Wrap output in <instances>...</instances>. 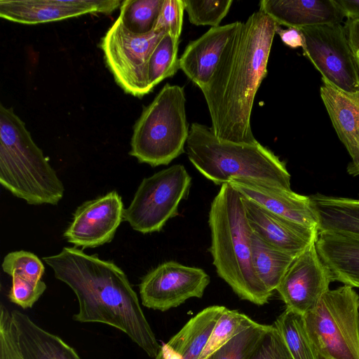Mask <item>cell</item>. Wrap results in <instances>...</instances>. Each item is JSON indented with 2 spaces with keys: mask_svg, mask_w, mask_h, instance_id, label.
<instances>
[{
  "mask_svg": "<svg viewBox=\"0 0 359 359\" xmlns=\"http://www.w3.org/2000/svg\"><path fill=\"white\" fill-rule=\"evenodd\" d=\"M278 26L260 10L241 22L208 83L201 89L210 128L218 139L241 144L257 142L252 131L251 114L257 92L267 75Z\"/></svg>",
  "mask_w": 359,
  "mask_h": 359,
  "instance_id": "1",
  "label": "cell"
},
{
  "mask_svg": "<svg viewBox=\"0 0 359 359\" xmlns=\"http://www.w3.org/2000/svg\"><path fill=\"white\" fill-rule=\"evenodd\" d=\"M42 259L53 269L55 277L75 293L79 309L73 316L74 320L114 327L149 356H156L161 345L137 293L119 266L76 247H64L59 253Z\"/></svg>",
  "mask_w": 359,
  "mask_h": 359,
  "instance_id": "2",
  "label": "cell"
},
{
  "mask_svg": "<svg viewBox=\"0 0 359 359\" xmlns=\"http://www.w3.org/2000/svg\"><path fill=\"white\" fill-rule=\"evenodd\" d=\"M212 264L241 299L258 306L273 295L257 277L252 264V229L241 195L229 183L223 184L213 198L208 214Z\"/></svg>",
  "mask_w": 359,
  "mask_h": 359,
  "instance_id": "3",
  "label": "cell"
},
{
  "mask_svg": "<svg viewBox=\"0 0 359 359\" xmlns=\"http://www.w3.org/2000/svg\"><path fill=\"white\" fill-rule=\"evenodd\" d=\"M186 150L192 165L215 184L222 186L231 179H246L292 190L285 163L258 142L241 144L219 140L210 127L193 123Z\"/></svg>",
  "mask_w": 359,
  "mask_h": 359,
  "instance_id": "4",
  "label": "cell"
},
{
  "mask_svg": "<svg viewBox=\"0 0 359 359\" xmlns=\"http://www.w3.org/2000/svg\"><path fill=\"white\" fill-rule=\"evenodd\" d=\"M0 183L29 205H57L64 185L25 123L0 104Z\"/></svg>",
  "mask_w": 359,
  "mask_h": 359,
  "instance_id": "5",
  "label": "cell"
},
{
  "mask_svg": "<svg viewBox=\"0 0 359 359\" xmlns=\"http://www.w3.org/2000/svg\"><path fill=\"white\" fill-rule=\"evenodd\" d=\"M185 104L184 87L166 83L135 122L130 155L156 167L183 154L190 129Z\"/></svg>",
  "mask_w": 359,
  "mask_h": 359,
  "instance_id": "6",
  "label": "cell"
},
{
  "mask_svg": "<svg viewBox=\"0 0 359 359\" xmlns=\"http://www.w3.org/2000/svg\"><path fill=\"white\" fill-rule=\"evenodd\" d=\"M303 316L323 359H359V295L353 287L329 290Z\"/></svg>",
  "mask_w": 359,
  "mask_h": 359,
  "instance_id": "7",
  "label": "cell"
},
{
  "mask_svg": "<svg viewBox=\"0 0 359 359\" xmlns=\"http://www.w3.org/2000/svg\"><path fill=\"white\" fill-rule=\"evenodd\" d=\"M191 184V176L180 164L144 177L124 210L123 219L144 234L161 231L179 215V204L188 196Z\"/></svg>",
  "mask_w": 359,
  "mask_h": 359,
  "instance_id": "8",
  "label": "cell"
},
{
  "mask_svg": "<svg viewBox=\"0 0 359 359\" xmlns=\"http://www.w3.org/2000/svg\"><path fill=\"white\" fill-rule=\"evenodd\" d=\"M163 32L137 34L118 17L101 39L105 63L116 83L128 94L142 97L152 91L147 80L149 55Z\"/></svg>",
  "mask_w": 359,
  "mask_h": 359,
  "instance_id": "9",
  "label": "cell"
},
{
  "mask_svg": "<svg viewBox=\"0 0 359 359\" xmlns=\"http://www.w3.org/2000/svg\"><path fill=\"white\" fill-rule=\"evenodd\" d=\"M299 29L304 55L321 74L323 81L346 94L358 95L359 79L344 25L326 24Z\"/></svg>",
  "mask_w": 359,
  "mask_h": 359,
  "instance_id": "10",
  "label": "cell"
},
{
  "mask_svg": "<svg viewBox=\"0 0 359 359\" xmlns=\"http://www.w3.org/2000/svg\"><path fill=\"white\" fill-rule=\"evenodd\" d=\"M210 282L203 269L168 261L142 278L139 292L144 306L166 311L190 298H201Z\"/></svg>",
  "mask_w": 359,
  "mask_h": 359,
  "instance_id": "11",
  "label": "cell"
},
{
  "mask_svg": "<svg viewBox=\"0 0 359 359\" xmlns=\"http://www.w3.org/2000/svg\"><path fill=\"white\" fill-rule=\"evenodd\" d=\"M333 281L314 242L295 257L276 291L286 309L304 316L315 307Z\"/></svg>",
  "mask_w": 359,
  "mask_h": 359,
  "instance_id": "12",
  "label": "cell"
},
{
  "mask_svg": "<svg viewBox=\"0 0 359 359\" xmlns=\"http://www.w3.org/2000/svg\"><path fill=\"white\" fill-rule=\"evenodd\" d=\"M121 196L111 191L79 206L64 237L82 248H96L112 241L123 219Z\"/></svg>",
  "mask_w": 359,
  "mask_h": 359,
  "instance_id": "13",
  "label": "cell"
},
{
  "mask_svg": "<svg viewBox=\"0 0 359 359\" xmlns=\"http://www.w3.org/2000/svg\"><path fill=\"white\" fill-rule=\"evenodd\" d=\"M120 0H1V18L35 25L75 18L87 13L109 15Z\"/></svg>",
  "mask_w": 359,
  "mask_h": 359,
  "instance_id": "14",
  "label": "cell"
},
{
  "mask_svg": "<svg viewBox=\"0 0 359 359\" xmlns=\"http://www.w3.org/2000/svg\"><path fill=\"white\" fill-rule=\"evenodd\" d=\"M227 183L242 196L266 210L294 223L319 231L318 215L310 196L246 179H231Z\"/></svg>",
  "mask_w": 359,
  "mask_h": 359,
  "instance_id": "15",
  "label": "cell"
},
{
  "mask_svg": "<svg viewBox=\"0 0 359 359\" xmlns=\"http://www.w3.org/2000/svg\"><path fill=\"white\" fill-rule=\"evenodd\" d=\"M242 198L252 231L265 241L295 257L316 241L319 231L278 216L243 196Z\"/></svg>",
  "mask_w": 359,
  "mask_h": 359,
  "instance_id": "16",
  "label": "cell"
},
{
  "mask_svg": "<svg viewBox=\"0 0 359 359\" xmlns=\"http://www.w3.org/2000/svg\"><path fill=\"white\" fill-rule=\"evenodd\" d=\"M241 22L211 27L190 41L180 57V69L201 90L209 82L221 55Z\"/></svg>",
  "mask_w": 359,
  "mask_h": 359,
  "instance_id": "17",
  "label": "cell"
},
{
  "mask_svg": "<svg viewBox=\"0 0 359 359\" xmlns=\"http://www.w3.org/2000/svg\"><path fill=\"white\" fill-rule=\"evenodd\" d=\"M259 10L278 25L297 29L341 23L345 18L334 0H262Z\"/></svg>",
  "mask_w": 359,
  "mask_h": 359,
  "instance_id": "18",
  "label": "cell"
},
{
  "mask_svg": "<svg viewBox=\"0 0 359 359\" xmlns=\"http://www.w3.org/2000/svg\"><path fill=\"white\" fill-rule=\"evenodd\" d=\"M316 247L334 281L359 288V236L319 231Z\"/></svg>",
  "mask_w": 359,
  "mask_h": 359,
  "instance_id": "19",
  "label": "cell"
},
{
  "mask_svg": "<svg viewBox=\"0 0 359 359\" xmlns=\"http://www.w3.org/2000/svg\"><path fill=\"white\" fill-rule=\"evenodd\" d=\"M320 92L335 131L351 157L347 169L353 168L359 162V94H346L326 82Z\"/></svg>",
  "mask_w": 359,
  "mask_h": 359,
  "instance_id": "20",
  "label": "cell"
},
{
  "mask_svg": "<svg viewBox=\"0 0 359 359\" xmlns=\"http://www.w3.org/2000/svg\"><path fill=\"white\" fill-rule=\"evenodd\" d=\"M17 327L22 359H81L60 337L36 324L18 310L12 312Z\"/></svg>",
  "mask_w": 359,
  "mask_h": 359,
  "instance_id": "21",
  "label": "cell"
},
{
  "mask_svg": "<svg viewBox=\"0 0 359 359\" xmlns=\"http://www.w3.org/2000/svg\"><path fill=\"white\" fill-rule=\"evenodd\" d=\"M317 213L319 231L359 236L358 199L316 194L309 196Z\"/></svg>",
  "mask_w": 359,
  "mask_h": 359,
  "instance_id": "22",
  "label": "cell"
},
{
  "mask_svg": "<svg viewBox=\"0 0 359 359\" xmlns=\"http://www.w3.org/2000/svg\"><path fill=\"white\" fill-rule=\"evenodd\" d=\"M226 307L213 305L192 317L167 342L183 359H198L207 344L214 327Z\"/></svg>",
  "mask_w": 359,
  "mask_h": 359,
  "instance_id": "23",
  "label": "cell"
},
{
  "mask_svg": "<svg viewBox=\"0 0 359 359\" xmlns=\"http://www.w3.org/2000/svg\"><path fill=\"white\" fill-rule=\"evenodd\" d=\"M250 241L255 271L273 294L295 257L265 241L252 231Z\"/></svg>",
  "mask_w": 359,
  "mask_h": 359,
  "instance_id": "24",
  "label": "cell"
},
{
  "mask_svg": "<svg viewBox=\"0 0 359 359\" xmlns=\"http://www.w3.org/2000/svg\"><path fill=\"white\" fill-rule=\"evenodd\" d=\"M273 325L281 334L293 359H323L307 334L302 315L285 309Z\"/></svg>",
  "mask_w": 359,
  "mask_h": 359,
  "instance_id": "25",
  "label": "cell"
},
{
  "mask_svg": "<svg viewBox=\"0 0 359 359\" xmlns=\"http://www.w3.org/2000/svg\"><path fill=\"white\" fill-rule=\"evenodd\" d=\"M180 39L165 33L152 50L147 62V80L151 90L180 69Z\"/></svg>",
  "mask_w": 359,
  "mask_h": 359,
  "instance_id": "26",
  "label": "cell"
},
{
  "mask_svg": "<svg viewBox=\"0 0 359 359\" xmlns=\"http://www.w3.org/2000/svg\"><path fill=\"white\" fill-rule=\"evenodd\" d=\"M163 0H125L120 6L119 18L126 27L137 34L154 30Z\"/></svg>",
  "mask_w": 359,
  "mask_h": 359,
  "instance_id": "27",
  "label": "cell"
},
{
  "mask_svg": "<svg viewBox=\"0 0 359 359\" xmlns=\"http://www.w3.org/2000/svg\"><path fill=\"white\" fill-rule=\"evenodd\" d=\"M255 322L250 317L237 310L226 308L217 321L209 340L198 359H207L215 351Z\"/></svg>",
  "mask_w": 359,
  "mask_h": 359,
  "instance_id": "28",
  "label": "cell"
},
{
  "mask_svg": "<svg viewBox=\"0 0 359 359\" xmlns=\"http://www.w3.org/2000/svg\"><path fill=\"white\" fill-rule=\"evenodd\" d=\"M271 327L255 322L207 359H248Z\"/></svg>",
  "mask_w": 359,
  "mask_h": 359,
  "instance_id": "29",
  "label": "cell"
},
{
  "mask_svg": "<svg viewBox=\"0 0 359 359\" xmlns=\"http://www.w3.org/2000/svg\"><path fill=\"white\" fill-rule=\"evenodd\" d=\"M190 22L194 25L219 26L229 13L232 0H183Z\"/></svg>",
  "mask_w": 359,
  "mask_h": 359,
  "instance_id": "30",
  "label": "cell"
},
{
  "mask_svg": "<svg viewBox=\"0 0 359 359\" xmlns=\"http://www.w3.org/2000/svg\"><path fill=\"white\" fill-rule=\"evenodd\" d=\"M3 271L11 276L38 282L41 280L45 267L41 259L34 254L25 251H14L7 254L3 260Z\"/></svg>",
  "mask_w": 359,
  "mask_h": 359,
  "instance_id": "31",
  "label": "cell"
},
{
  "mask_svg": "<svg viewBox=\"0 0 359 359\" xmlns=\"http://www.w3.org/2000/svg\"><path fill=\"white\" fill-rule=\"evenodd\" d=\"M0 359H22L12 313L3 304L0 307Z\"/></svg>",
  "mask_w": 359,
  "mask_h": 359,
  "instance_id": "32",
  "label": "cell"
},
{
  "mask_svg": "<svg viewBox=\"0 0 359 359\" xmlns=\"http://www.w3.org/2000/svg\"><path fill=\"white\" fill-rule=\"evenodd\" d=\"M183 0H163L154 30L180 39L184 12Z\"/></svg>",
  "mask_w": 359,
  "mask_h": 359,
  "instance_id": "33",
  "label": "cell"
},
{
  "mask_svg": "<svg viewBox=\"0 0 359 359\" xmlns=\"http://www.w3.org/2000/svg\"><path fill=\"white\" fill-rule=\"evenodd\" d=\"M46 289V285L42 280L34 282L18 276H13L8 298L11 302L22 309L32 308Z\"/></svg>",
  "mask_w": 359,
  "mask_h": 359,
  "instance_id": "34",
  "label": "cell"
},
{
  "mask_svg": "<svg viewBox=\"0 0 359 359\" xmlns=\"http://www.w3.org/2000/svg\"><path fill=\"white\" fill-rule=\"evenodd\" d=\"M248 359H293L281 334L273 325Z\"/></svg>",
  "mask_w": 359,
  "mask_h": 359,
  "instance_id": "35",
  "label": "cell"
},
{
  "mask_svg": "<svg viewBox=\"0 0 359 359\" xmlns=\"http://www.w3.org/2000/svg\"><path fill=\"white\" fill-rule=\"evenodd\" d=\"M344 27L359 79V20L347 19Z\"/></svg>",
  "mask_w": 359,
  "mask_h": 359,
  "instance_id": "36",
  "label": "cell"
},
{
  "mask_svg": "<svg viewBox=\"0 0 359 359\" xmlns=\"http://www.w3.org/2000/svg\"><path fill=\"white\" fill-rule=\"evenodd\" d=\"M276 34L279 35L284 44L292 48L304 46L303 36L299 29L294 27L281 29L278 25L276 28Z\"/></svg>",
  "mask_w": 359,
  "mask_h": 359,
  "instance_id": "37",
  "label": "cell"
},
{
  "mask_svg": "<svg viewBox=\"0 0 359 359\" xmlns=\"http://www.w3.org/2000/svg\"><path fill=\"white\" fill-rule=\"evenodd\" d=\"M347 19L359 20V0H334Z\"/></svg>",
  "mask_w": 359,
  "mask_h": 359,
  "instance_id": "38",
  "label": "cell"
},
{
  "mask_svg": "<svg viewBox=\"0 0 359 359\" xmlns=\"http://www.w3.org/2000/svg\"><path fill=\"white\" fill-rule=\"evenodd\" d=\"M155 359H183V357L168 343H163L161 345Z\"/></svg>",
  "mask_w": 359,
  "mask_h": 359,
  "instance_id": "39",
  "label": "cell"
},
{
  "mask_svg": "<svg viewBox=\"0 0 359 359\" xmlns=\"http://www.w3.org/2000/svg\"><path fill=\"white\" fill-rule=\"evenodd\" d=\"M358 144L359 147V127L358 130ZM347 172L348 174L353 175V176H358L359 175V162L356 166H355L353 168L347 169Z\"/></svg>",
  "mask_w": 359,
  "mask_h": 359,
  "instance_id": "40",
  "label": "cell"
},
{
  "mask_svg": "<svg viewBox=\"0 0 359 359\" xmlns=\"http://www.w3.org/2000/svg\"><path fill=\"white\" fill-rule=\"evenodd\" d=\"M359 201V199H358Z\"/></svg>",
  "mask_w": 359,
  "mask_h": 359,
  "instance_id": "41",
  "label": "cell"
}]
</instances>
